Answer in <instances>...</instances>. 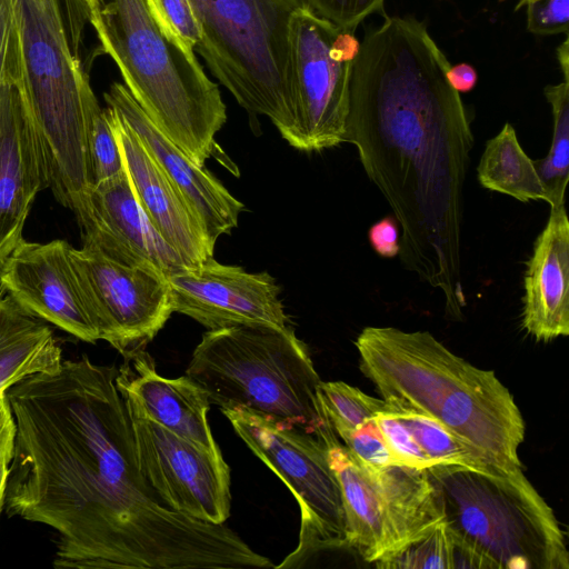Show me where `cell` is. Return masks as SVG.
Returning <instances> with one entry per match:
<instances>
[{"label":"cell","mask_w":569,"mask_h":569,"mask_svg":"<svg viewBox=\"0 0 569 569\" xmlns=\"http://www.w3.org/2000/svg\"><path fill=\"white\" fill-rule=\"evenodd\" d=\"M117 376L83 355L7 389L16 422L7 516L58 532L57 569L270 567L224 523L159 498L139 469Z\"/></svg>","instance_id":"1"},{"label":"cell","mask_w":569,"mask_h":569,"mask_svg":"<svg viewBox=\"0 0 569 569\" xmlns=\"http://www.w3.org/2000/svg\"><path fill=\"white\" fill-rule=\"evenodd\" d=\"M451 67L425 26L387 17L352 62L343 142L356 146L401 229L405 267L462 316L463 184L473 146Z\"/></svg>","instance_id":"2"},{"label":"cell","mask_w":569,"mask_h":569,"mask_svg":"<svg viewBox=\"0 0 569 569\" xmlns=\"http://www.w3.org/2000/svg\"><path fill=\"white\" fill-rule=\"evenodd\" d=\"M356 347L361 372L392 411L437 420L503 472L522 468L526 423L493 371L466 361L428 331L366 327Z\"/></svg>","instance_id":"3"},{"label":"cell","mask_w":569,"mask_h":569,"mask_svg":"<svg viewBox=\"0 0 569 569\" xmlns=\"http://www.w3.org/2000/svg\"><path fill=\"white\" fill-rule=\"evenodd\" d=\"M89 19L152 123L196 164L204 166L227 121V107L194 51L158 24L146 0H110Z\"/></svg>","instance_id":"4"},{"label":"cell","mask_w":569,"mask_h":569,"mask_svg":"<svg viewBox=\"0 0 569 569\" xmlns=\"http://www.w3.org/2000/svg\"><path fill=\"white\" fill-rule=\"evenodd\" d=\"M186 376L221 411L252 412L312 435L326 447L339 441L320 400L321 379L307 346L289 326L208 330Z\"/></svg>","instance_id":"5"},{"label":"cell","mask_w":569,"mask_h":569,"mask_svg":"<svg viewBox=\"0 0 569 569\" xmlns=\"http://www.w3.org/2000/svg\"><path fill=\"white\" fill-rule=\"evenodd\" d=\"M23 89L43 152L48 188L73 213L91 186L87 121L99 102L71 50L58 0H14Z\"/></svg>","instance_id":"6"},{"label":"cell","mask_w":569,"mask_h":569,"mask_svg":"<svg viewBox=\"0 0 569 569\" xmlns=\"http://www.w3.org/2000/svg\"><path fill=\"white\" fill-rule=\"evenodd\" d=\"M452 536L487 569H568L563 531L553 510L525 476L453 465L425 469Z\"/></svg>","instance_id":"7"},{"label":"cell","mask_w":569,"mask_h":569,"mask_svg":"<svg viewBox=\"0 0 569 569\" xmlns=\"http://www.w3.org/2000/svg\"><path fill=\"white\" fill-rule=\"evenodd\" d=\"M200 28L194 48L212 76L251 114L286 139L293 123L289 22L299 0H190Z\"/></svg>","instance_id":"8"},{"label":"cell","mask_w":569,"mask_h":569,"mask_svg":"<svg viewBox=\"0 0 569 569\" xmlns=\"http://www.w3.org/2000/svg\"><path fill=\"white\" fill-rule=\"evenodd\" d=\"M237 435L289 488L300 508L298 546L276 568H298L320 551L346 548V519L328 447L300 429L252 412L222 410Z\"/></svg>","instance_id":"9"},{"label":"cell","mask_w":569,"mask_h":569,"mask_svg":"<svg viewBox=\"0 0 569 569\" xmlns=\"http://www.w3.org/2000/svg\"><path fill=\"white\" fill-rule=\"evenodd\" d=\"M340 28L305 7L289 22L290 89L293 123L286 141L301 151L343 142L352 62L335 47Z\"/></svg>","instance_id":"10"},{"label":"cell","mask_w":569,"mask_h":569,"mask_svg":"<svg viewBox=\"0 0 569 569\" xmlns=\"http://www.w3.org/2000/svg\"><path fill=\"white\" fill-rule=\"evenodd\" d=\"M70 258L100 340L124 359L144 350L173 312L167 279L83 246L72 247Z\"/></svg>","instance_id":"11"},{"label":"cell","mask_w":569,"mask_h":569,"mask_svg":"<svg viewBox=\"0 0 569 569\" xmlns=\"http://www.w3.org/2000/svg\"><path fill=\"white\" fill-rule=\"evenodd\" d=\"M126 405L139 469L159 498L181 515L224 523L230 515V469L221 453L177 436Z\"/></svg>","instance_id":"12"},{"label":"cell","mask_w":569,"mask_h":569,"mask_svg":"<svg viewBox=\"0 0 569 569\" xmlns=\"http://www.w3.org/2000/svg\"><path fill=\"white\" fill-rule=\"evenodd\" d=\"M74 216L82 230L83 247L112 261L166 279L190 267L150 222L126 168L90 186Z\"/></svg>","instance_id":"13"},{"label":"cell","mask_w":569,"mask_h":569,"mask_svg":"<svg viewBox=\"0 0 569 569\" xmlns=\"http://www.w3.org/2000/svg\"><path fill=\"white\" fill-rule=\"evenodd\" d=\"M173 312L208 330L240 325L287 327L280 288L268 272H248L212 258L167 278Z\"/></svg>","instance_id":"14"},{"label":"cell","mask_w":569,"mask_h":569,"mask_svg":"<svg viewBox=\"0 0 569 569\" xmlns=\"http://www.w3.org/2000/svg\"><path fill=\"white\" fill-rule=\"evenodd\" d=\"M66 240L46 243L24 239L0 262V286L31 315L76 338L100 340L70 258Z\"/></svg>","instance_id":"15"},{"label":"cell","mask_w":569,"mask_h":569,"mask_svg":"<svg viewBox=\"0 0 569 569\" xmlns=\"http://www.w3.org/2000/svg\"><path fill=\"white\" fill-rule=\"evenodd\" d=\"M48 188L38 132L21 83L0 84V262L23 240L38 192Z\"/></svg>","instance_id":"16"},{"label":"cell","mask_w":569,"mask_h":569,"mask_svg":"<svg viewBox=\"0 0 569 569\" xmlns=\"http://www.w3.org/2000/svg\"><path fill=\"white\" fill-rule=\"evenodd\" d=\"M104 100L180 190L212 242L238 226L244 206L204 166L196 164L152 123L124 84L113 82L104 92Z\"/></svg>","instance_id":"17"},{"label":"cell","mask_w":569,"mask_h":569,"mask_svg":"<svg viewBox=\"0 0 569 569\" xmlns=\"http://www.w3.org/2000/svg\"><path fill=\"white\" fill-rule=\"evenodd\" d=\"M112 112L126 171L152 226L190 267L212 258L216 243L196 212L138 136Z\"/></svg>","instance_id":"18"},{"label":"cell","mask_w":569,"mask_h":569,"mask_svg":"<svg viewBox=\"0 0 569 569\" xmlns=\"http://www.w3.org/2000/svg\"><path fill=\"white\" fill-rule=\"evenodd\" d=\"M117 387L146 418L201 448L221 453L208 422V396L187 376H160L152 358L142 350L124 359L118 369Z\"/></svg>","instance_id":"19"},{"label":"cell","mask_w":569,"mask_h":569,"mask_svg":"<svg viewBox=\"0 0 569 569\" xmlns=\"http://www.w3.org/2000/svg\"><path fill=\"white\" fill-rule=\"evenodd\" d=\"M522 326L538 341L569 335V221L563 204L550 207L525 274Z\"/></svg>","instance_id":"20"},{"label":"cell","mask_w":569,"mask_h":569,"mask_svg":"<svg viewBox=\"0 0 569 569\" xmlns=\"http://www.w3.org/2000/svg\"><path fill=\"white\" fill-rule=\"evenodd\" d=\"M327 453L340 486L346 548L355 550L366 562L375 563L390 549L382 490L370 467L339 441L328 447Z\"/></svg>","instance_id":"21"},{"label":"cell","mask_w":569,"mask_h":569,"mask_svg":"<svg viewBox=\"0 0 569 569\" xmlns=\"http://www.w3.org/2000/svg\"><path fill=\"white\" fill-rule=\"evenodd\" d=\"M62 349L47 322L0 297V392L23 378L57 370Z\"/></svg>","instance_id":"22"},{"label":"cell","mask_w":569,"mask_h":569,"mask_svg":"<svg viewBox=\"0 0 569 569\" xmlns=\"http://www.w3.org/2000/svg\"><path fill=\"white\" fill-rule=\"evenodd\" d=\"M477 173L480 184L489 190L510 196L521 202H549L547 189L537 173L533 160L521 148L510 123H506L501 131L487 142Z\"/></svg>","instance_id":"23"},{"label":"cell","mask_w":569,"mask_h":569,"mask_svg":"<svg viewBox=\"0 0 569 569\" xmlns=\"http://www.w3.org/2000/svg\"><path fill=\"white\" fill-rule=\"evenodd\" d=\"M375 566L380 569H486L483 561L459 542L442 520L376 561Z\"/></svg>","instance_id":"24"},{"label":"cell","mask_w":569,"mask_h":569,"mask_svg":"<svg viewBox=\"0 0 569 569\" xmlns=\"http://www.w3.org/2000/svg\"><path fill=\"white\" fill-rule=\"evenodd\" d=\"M411 432L435 465H453L488 473L503 472L437 420L413 411H391Z\"/></svg>","instance_id":"25"},{"label":"cell","mask_w":569,"mask_h":569,"mask_svg":"<svg viewBox=\"0 0 569 569\" xmlns=\"http://www.w3.org/2000/svg\"><path fill=\"white\" fill-rule=\"evenodd\" d=\"M545 96L552 109L553 134L547 157L533 166L547 189L549 206L555 207L565 203L569 180V82L547 86Z\"/></svg>","instance_id":"26"},{"label":"cell","mask_w":569,"mask_h":569,"mask_svg":"<svg viewBox=\"0 0 569 569\" xmlns=\"http://www.w3.org/2000/svg\"><path fill=\"white\" fill-rule=\"evenodd\" d=\"M319 396L339 438L357 430L378 413L392 411L385 400L373 398L343 381H321Z\"/></svg>","instance_id":"27"},{"label":"cell","mask_w":569,"mask_h":569,"mask_svg":"<svg viewBox=\"0 0 569 569\" xmlns=\"http://www.w3.org/2000/svg\"><path fill=\"white\" fill-rule=\"evenodd\" d=\"M87 157L90 183L109 179L124 169L112 110L94 109L87 121Z\"/></svg>","instance_id":"28"},{"label":"cell","mask_w":569,"mask_h":569,"mask_svg":"<svg viewBox=\"0 0 569 569\" xmlns=\"http://www.w3.org/2000/svg\"><path fill=\"white\" fill-rule=\"evenodd\" d=\"M146 3L168 34L194 51L200 40V28L190 0H146Z\"/></svg>","instance_id":"29"},{"label":"cell","mask_w":569,"mask_h":569,"mask_svg":"<svg viewBox=\"0 0 569 569\" xmlns=\"http://www.w3.org/2000/svg\"><path fill=\"white\" fill-rule=\"evenodd\" d=\"M20 30L14 0H0V84L21 83Z\"/></svg>","instance_id":"30"},{"label":"cell","mask_w":569,"mask_h":569,"mask_svg":"<svg viewBox=\"0 0 569 569\" xmlns=\"http://www.w3.org/2000/svg\"><path fill=\"white\" fill-rule=\"evenodd\" d=\"M375 420L400 466L421 470L433 466L409 429L391 411L378 413Z\"/></svg>","instance_id":"31"},{"label":"cell","mask_w":569,"mask_h":569,"mask_svg":"<svg viewBox=\"0 0 569 569\" xmlns=\"http://www.w3.org/2000/svg\"><path fill=\"white\" fill-rule=\"evenodd\" d=\"M301 6L342 30L356 31L375 12H382L385 0H299Z\"/></svg>","instance_id":"32"},{"label":"cell","mask_w":569,"mask_h":569,"mask_svg":"<svg viewBox=\"0 0 569 569\" xmlns=\"http://www.w3.org/2000/svg\"><path fill=\"white\" fill-rule=\"evenodd\" d=\"M340 439L350 453L363 463L373 467L399 465L389 450L375 418Z\"/></svg>","instance_id":"33"},{"label":"cell","mask_w":569,"mask_h":569,"mask_svg":"<svg viewBox=\"0 0 569 569\" xmlns=\"http://www.w3.org/2000/svg\"><path fill=\"white\" fill-rule=\"evenodd\" d=\"M569 0H538L527 4V28L540 36L568 33Z\"/></svg>","instance_id":"34"},{"label":"cell","mask_w":569,"mask_h":569,"mask_svg":"<svg viewBox=\"0 0 569 569\" xmlns=\"http://www.w3.org/2000/svg\"><path fill=\"white\" fill-rule=\"evenodd\" d=\"M16 422L7 392H0V513L4 506V496L13 457Z\"/></svg>","instance_id":"35"},{"label":"cell","mask_w":569,"mask_h":569,"mask_svg":"<svg viewBox=\"0 0 569 569\" xmlns=\"http://www.w3.org/2000/svg\"><path fill=\"white\" fill-rule=\"evenodd\" d=\"M368 238L373 250L383 258H393L400 252L399 224L393 216L373 223Z\"/></svg>","instance_id":"36"},{"label":"cell","mask_w":569,"mask_h":569,"mask_svg":"<svg viewBox=\"0 0 569 569\" xmlns=\"http://www.w3.org/2000/svg\"><path fill=\"white\" fill-rule=\"evenodd\" d=\"M447 79L457 92H469L476 86L477 72L472 66L462 62L449 68Z\"/></svg>","instance_id":"37"},{"label":"cell","mask_w":569,"mask_h":569,"mask_svg":"<svg viewBox=\"0 0 569 569\" xmlns=\"http://www.w3.org/2000/svg\"><path fill=\"white\" fill-rule=\"evenodd\" d=\"M557 56L560 62V68L563 72V81L569 82V41L568 37H566L565 41L557 49Z\"/></svg>","instance_id":"38"},{"label":"cell","mask_w":569,"mask_h":569,"mask_svg":"<svg viewBox=\"0 0 569 569\" xmlns=\"http://www.w3.org/2000/svg\"><path fill=\"white\" fill-rule=\"evenodd\" d=\"M86 8L88 9L89 14L92 12H97L103 6V0H81Z\"/></svg>","instance_id":"39"},{"label":"cell","mask_w":569,"mask_h":569,"mask_svg":"<svg viewBox=\"0 0 569 569\" xmlns=\"http://www.w3.org/2000/svg\"><path fill=\"white\" fill-rule=\"evenodd\" d=\"M538 0H519L518 4L516 6V10H519L521 7L527 6L528 3L535 2Z\"/></svg>","instance_id":"40"}]
</instances>
